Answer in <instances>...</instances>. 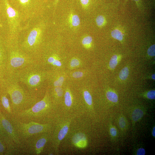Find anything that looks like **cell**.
I'll return each instance as SVG.
<instances>
[{
	"label": "cell",
	"instance_id": "6da1fadb",
	"mask_svg": "<svg viewBox=\"0 0 155 155\" xmlns=\"http://www.w3.org/2000/svg\"><path fill=\"white\" fill-rule=\"evenodd\" d=\"M9 96L13 115L27 109L41 99L22 86L13 77H9L5 88Z\"/></svg>",
	"mask_w": 155,
	"mask_h": 155
},
{
	"label": "cell",
	"instance_id": "7a4b0ae2",
	"mask_svg": "<svg viewBox=\"0 0 155 155\" xmlns=\"http://www.w3.org/2000/svg\"><path fill=\"white\" fill-rule=\"evenodd\" d=\"M54 102L49 91L44 97L30 108L20 112L14 116L24 122L34 121L41 123L51 119L54 110Z\"/></svg>",
	"mask_w": 155,
	"mask_h": 155
},
{
	"label": "cell",
	"instance_id": "3957f363",
	"mask_svg": "<svg viewBox=\"0 0 155 155\" xmlns=\"http://www.w3.org/2000/svg\"><path fill=\"white\" fill-rule=\"evenodd\" d=\"M0 12L5 18L8 29L7 36L4 41L5 46H19V35L22 30L19 13L11 6L8 0H0Z\"/></svg>",
	"mask_w": 155,
	"mask_h": 155
},
{
	"label": "cell",
	"instance_id": "277c9868",
	"mask_svg": "<svg viewBox=\"0 0 155 155\" xmlns=\"http://www.w3.org/2000/svg\"><path fill=\"white\" fill-rule=\"evenodd\" d=\"M47 71L37 62L19 70L13 77L30 92L38 95V90L47 79Z\"/></svg>",
	"mask_w": 155,
	"mask_h": 155
},
{
	"label": "cell",
	"instance_id": "5b68a950",
	"mask_svg": "<svg viewBox=\"0 0 155 155\" xmlns=\"http://www.w3.org/2000/svg\"><path fill=\"white\" fill-rule=\"evenodd\" d=\"M7 61L5 69L9 77H13L19 70L37 63L33 57L26 53L19 46L5 47Z\"/></svg>",
	"mask_w": 155,
	"mask_h": 155
},
{
	"label": "cell",
	"instance_id": "8992f818",
	"mask_svg": "<svg viewBox=\"0 0 155 155\" xmlns=\"http://www.w3.org/2000/svg\"><path fill=\"white\" fill-rule=\"evenodd\" d=\"M44 26L41 23L35 24L19 45L21 49L37 61L41 53Z\"/></svg>",
	"mask_w": 155,
	"mask_h": 155
},
{
	"label": "cell",
	"instance_id": "52a82bcc",
	"mask_svg": "<svg viewBox=\"0 0 155 155\" xmlns=\"http://www.w3.org/2000/svg\"><path fill=\"white\" fill-rule=\"evenodd\" d=\"M11 6L19 13L22 22L30 21L38 17L44 0H8Z\"/></svg>",
	"mask_w": 155,
	"mask_h": 155
},
{
	"label": "cell",
	"instance_id": "ba28073f",
	"mask_svg": "<svg viewBox=\"0 0 155 155\" xmlns=\"http://www.w3.org/2000/svg\"><path fill=\"white\" fill-rule=\"evenodd\" d=\"M11 117L10 121L21 140L24 141L35 134L50 132L53 128L51 123H41L34 121L24 122L14 116Z\"/></svg>",
	"mask_w": 155,
	"mask_h": 155
},
{
	"label": "cell",
	"instance_id": "9c48e42d",
	"mask_svg": "<svg viewBox=\"0 0 155 155\" xmlns=\"http://www.w3.org/2000/svg\"><path fill=\"white\" fill-rule=\"evenodd\" d=\"M0 135L5 137L10 146L22 145L21 140L10 121L0 112Z\"/></svg>",
	"mask_w": 155,
	"mask_h": 155
},
{
	"label": "cell",
	"instance_id": "30bf717a",
	"mask_svg": "<svg viewBox=\"0 0 155 155\" xmlns=\"http://www.w3.org/2000/svg\"><path fill=\"white\" fill-rule=\"evenodd\" d=\"M50 132L43 133L34 135L24 141L27 147L33 154L39 155L42 152L47 142L51 140Z\"/></svg>",
	"mask_w": 155,
	"mask_h": 155
},
{
	"label": "cell",
	"instance_id": "8fae6325",
	"mask_svg": "<svg viewBox=\"0 0 155 155\" xmlns=\"http://www.w3.org/2000/svg\"><path fill=\"white\" fill-rule=\"evenodd\" d=\"M71 122V120H68L57 123L55 125L51 140L52 142V146L56 153L57 152L61 141L68 132Z\"/></svg>",
	"mask_w": 155,
	"mask_h": 155
},
{
	"label": "cell",
	"instance_id": "7c38bea8",
	"mask_svg": "<svg viewBox=\"0 0 155 155\" xmlns=\"http://www.w3.org/2000/svg\"><path fill=\"white\" fill-rule=\"evenodd\" d=\"M73 144L76 147L84 148L87 145V140L86 135L83 133H78L75 134L72 139Z\"/></svg>",
	"mask_w": 155,
	"mask_h": 155
},
{
	"label": "cell",
	"instance_id": "4fadbf2b",
	"mask_svg": "<svg viewBox=\"0 0 155 155\" xmlns=\"http://www.w3.org/2000/svg\"><path fill=\"white\" fill-rule=\"evenodd\" d=\"M7 95L5 88L0 90V100L5 110L12 117L13 116V114Z\"/></svg>",
	"mask_w": 155,
	"mask_h": 155
},
{
	"label": "cell",
	"instance_id": "5bb4252c",
	"mask_svg": "<svg viewBox=\"0 0 155 155\" xmlns=\"http://www.w3.org/2000/svg\"><path fill=\"white\" fill-rule=\"evenodd\" d=\"M144 113V110L140 108H137L133 110L131 115V119L133 125L142 118Z\"/></svg>",
	"mask_w": 155,
	"mask_h": 155
},
{
	"label": "cell",
	"instance_id": "9a60e30c",
	"mask_svg": "<svg viewBox=\"0 0 155 155\" xmlns=\"http://www.w3.org/2000/svg\"><path fill=\"white\" fill-rule=\"evenodd\" d=\"M8 78L5 68L0 66V90L5 88Z\"/></svg>",
	"mask_w": 155,
	"mask_h": 155
},
{
	"label": "cell",
	"instance_id": "2e32d148",
	"mask_svg": "<svg viewBox=\"0 0 155 155\" xmlns=\"http://www.w3.org/2000/svg\"><path fill=\"white\" fill-rule=\"evenodd\" d=\"M7 57L6 49L4 44L0 45V66L5 68Z\"/></svg>",
	"mask_w": 155,
	"mask_h": 155
},
{
	"label": "cell",
	"instance_id": "e0dca14e",
	"mask_svg": "<svg viewBox=\"0 0 155 155\" xmlns=\"http://www.w3.org/2000/svg\"><path fill=\"white\" fill-rule=\"evenodd\" d=\"M118 123L121 131L124 132L126 130L128 127V121L125 117L122 115L119 117Z\"/></svg>",
	"mask_w": 155,
	"mask_h": 155
},
{
	"label": "cell",
	"instance_id": "ac0fdd59",
	"mask_svg": "<svg viewBox=\"0 0 155 155\" xmlns=\"http://www.w3.org/2000/svg\"><path fill=\"white\" fill-rule=\"evenodd\" d=\"M51 93L54 99L57 100L62 96L63 92L61 87H55L52 88Z\"/></svg>",
	"mask_w": 155,
	"mask_h": 155
},
{
	"label": "cell",
	"instance_id": "d6986e66",
	"mask_svg": "<svg viewBox=\"0 0 155 155\" xmlns=\"http://www.w3.org/2000/svg\"><path fill=\"white\" fill-rule=\"evenodd\" d=\"M64 102L66 107H70L72 104V98L70 92L67 90L64 95Z\"/></svg>",
	"mask_w": 155,
	"mask_h": 155
},
{
	"label": "cell",
	"instance_id": "ffe728a7",
	"mask_svg": "<svg viewBox=\"0 0 155 155\" xmlns=\"http://www.w3.org/2000/svg\"><path fill=\"white\" fill-rule=\"evenodd\" d=\"M107 99L110 101L114 102H117L118 101V96L116 93L112 91H108L106 94Z\"/></svg>",
	"mask_w": 155,
	"mask_h": 155
},
{
	"label": "cell",
	"instance_id": "44dd1931",
	"mask_svg": "<svg viewBox=\"0 0 155 155\" xmlns=\"http://www.w3.org/2000/svg\"><path fill=\"white\" fill-rule=\"evenodd\" d=\"M69 21L71 25L74 27L78 26L80 24L79 17L76 14L71 15L69 17Z\"/></svg>",
	"mask_w": 155,
	"mask_h": 155
},
{
	"label": "cell",
	"instance_id": "7402d4cb",
	"mask_svg": "<svg viewBox=\"0 0 155 155\" xmlns=\"http://www.w3.org/2000/svg\"><path fill=\"white\" fill-rule=\"evenodd\" d=\"M83 96L87 105L91 108L92 104V98L90 92L87 90L84 91L83 92Z\"/></svg>",
	"mask_w": 155,
	"mask_h": 155
},
{
	"label": "cell",
	"instance_id": "603a6c76",
	"mask_svg": "<svg viewBox=\"0 0 155 155\" xmlns=\"http://www.w3.org/2000/svg\"><path fill=\"white\" fill-rule=\"evenodd\" d=\"M112 37L119 41H122L123 38V35L121 31L118 29L113 30L111 32Z\"/></svg>",
	"mask_w": 155,
	"mask_h": 155
},
{
	"label": "cell",
	"instance_id": "cb8c5ba5",
	"mask_svg": "<svg viewBox=\"0 0 155 155\" xmlns=\"http://www.w3.org/2000/svg\"><path fill=\"white\" fill-rule=\"evenodd\" d=\"M129 74V70L128 68L125 67L123 68L120 71L119 76L120 78L122 80H125L127 78Z\"/></svg>",
	"mask_w": 155,
	"mask_h": 155
},
{
	"label": "cell",
	"instance_id": "d4e9b609",
	"mask_svg": "<svg viewBox=\"0 0 155 155\" xmlns=\"http://www.w3.org/2000/svg\"><path fill=\"white\" fill-rule=\"evenodd\" d=\"M109 131L111 137L113 140H115L117 137V131L116 127L111 124L109 125Z\"/></svg>",
	"mask_w": 155,
	"mask_h": 155
},
{
	"label": "cell",
	"instance_id": "484cf974",
	"mask_svg": "<svg viewBox=\"0 0 155 155\" xmlns=\"http://www.w3.org/2000/svg\"><path fill=\"white\" fill-rule=\"evenodd\" d=\"M92 41V38L90 36H87L83 39L82 43L85 47L88 48L90 46Z\"/></svg>",
	"mask_w": 155,
	"mask_h": 155
},
{
	"label": "cell",
	"instance_id": "4316f807",
	"mask_svg": "<svg viewBox=\"0 0 155 155\" xmlns=\"http://www.w3.org/2000/svg\"><path fill=\"white\" fill-rule=\"evenodd\" d=\"M118 63V56L117 55H113L111 58L109 63L110 67L112 69H115Z\"/></svg>",
	"mask_w": 155,
	"mask_h": 155
},
{
	"label": "cell",
	"instance_id": "83f0119b",
	"mask_svg": "<svg viewBox=\"0 0 155 155\" xmlns=\"http://www.w3.org/2000/svg\"><path fill=\"white\" fill-rule=\"evenodd\" d=\"M96 22L98 26L102 27L105 24V20L103 16L102 15H99L96 18Z\"/></svg>",
	"mask_w": 155,
	"mask_h": 155
},
{
	"label": "cell",
	"instance_id": "f1b7e54d",
	"mask_svg": "<svg viewBox=\"0 0 155 155\" xmlns=\"http://www.w3.org/2000/svg\"><path fill=\"white\" fill-rule=\"evenodd\" d=\"M155 45L153 44L150 46L148 49L147 51V53L150 56H155Z\"/></svg>",
	"mask_w": 155,
	"mask_h": 155
},
{
	"label": "cell",
	"instance_id": "f546056e",
	"mask_svg": "<svg viewBox=\"0 0 155 155\" xmlns=\"http://www.w3.org/2000/svg\"><path fill=\"white\" fill-rule=\"evenodd\" d=\"M146 96L148 98L150 99H154L155 98V91L154 90H150L146 94Z\"/></svg>",
	"mask_w": 155,
	"mask_h": 155
},
{
	"label": "cell",
	"instance_id": "4dcf8cb0",
	"mask_svg": "<svg viewBox=\"0 0 155 155\" xmlns=\"http://www.w3.org/2000/svg\"><path fill=\"white\" fill-rule=\"evenodd\" d=\"M80 64L79 61L77 59L74 58L71 60L70 65L71 67H74L79 66Z\"/></svg>",
	"mask_w": 155,
	"mask_h": 155
},
{
	"label": "cell",
	"instance_id": "1f68e13d",
	"mask_svg": "<svg viewBox=\"0 0 155 155\" xmlns=\"http://www.w3.org/2000/svg\"><path fill=\"white\" fill-rule=\"evenodd\" d=\"M83 75V73L80 71H75L73 72L72 74L73 77L75 78H81Z\"/></svg>",
	"mask_w": 155,
	"mask_h": 155
},
{
	"label": "cell",
	"instance_id": "d6a6232c",
	"mask_svg": "<svg viewBox=\"0 0 155 155\" xmlns=\"http://www.w3.org/2000/svg\"><path fill=\"white\" fill-rule=\"evenodd\" d=\"M146 153L145 150L143 148H138L136 150L135 154L137 155H144Z\"/></svg>",
	"mask_w": 155,
	"mask_h": 155
},
{
	"label": "cell",
	"instance_id": "836d02e7",
	"mask_svg": "<svg viewBox=\"0 0 155 155\" xmlns=\"http://www.w3.org/2000/svg\"><path fill=\"white\" fill-rule=\"evenodd\" d=\"M81 4L84 7H87L89 5L90 0H80Z\"/></svg>",
	"mask_w": 155,
	"mask_h": 155
},
{
	"label": "cell",
	"instance_id": "e575fe53",
	"mask_svg": "<svg viewBox=\"0 0 155 155\" xmlns=\"http://www.w3.org/2000/svg\"><path fill=\"white\" fill-rule=\"evenodd\" d=\"M5 150V147L3 145L0 141V153H3Z\"/></svg>",
	"mask_w": 155,
	"mask_h": 155
},
{
	"label": "cell",
	"instance_id": "d590c367",
	"mask_svg": "<svg viewBox=\"0 0 155 155\" xmlns=\"http://www.w3.org/2000/svg\"><path fill=\"white\" fill-rule=\"evenodd\" d=\"M152 135L153 137H155V127L154 126L152 129Z\"/></svg>",
	"mask_w": 155,
	"mask_h": 155
},
{
	"label": "cell",
	"instance_id": "8d00e7d4",
	"mask_svg": "<svg viewBox=\"0 0 155 155\" xmlns=\"http://www.w3.org/2000/svg\"><path fill=\"white\" fill-rule=\"evenodd\" d=\"M4 44V40L0 38V45Z\"/></svg>",
	"mask_w": 155,
	"mask_h": 155
},
{
	"label": "cell",
	"instance_id": "74e56055",
	"mask_svg": "<svg viewBox=\"0 0 155 155\" xmlns=\"http://www.w3.org/2000/svg\"><path fill=\"white\" fill-rule=\"evenodd\" d=\"M152 79L154 80H155V74H153L152 75Z\"/></svg>",
	"mask_w": 155,
	"mask_h": 155
},
{
	"label": "cell",
	"instance_id": "f35d334b",
	"mask_svg": "<svg viewBox=\"0 0 155 155\" xmlns=\"http://www.w3.org/2000/svg\"><path fill=\"white\" fill-rule=\"evenodd\" d=\"M59 0H55V4L56 5V4L57 3L58 1Z\"/></svg>",
	"mask_w": 155,
	"mask_h": 155
}]
</instances>
